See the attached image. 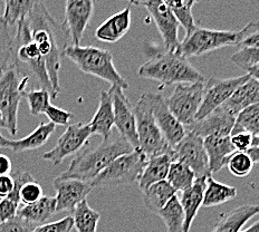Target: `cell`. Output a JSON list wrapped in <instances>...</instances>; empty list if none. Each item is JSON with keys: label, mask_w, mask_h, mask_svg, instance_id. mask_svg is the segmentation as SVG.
I'll list each match as a JSON object with an SVG mask.
<instances>
[{"label": "cell", "mask_w": 259, "mask_h": 232, "mask_svg": "<svg viewBox=\"0 0 259 232\" xmlns=\"http://www.w3.org/2000/svg\"><path fill=\"white\" fill-rule=\"evenodd\" d=\"M16 30L31 42L45 62L54 94L57 97L61 91L59 72L65 50L68 46V31L53 17L42 0H38L30 14L17 24Z\"/></svg>", "instance_id": "1"}, {"label": "cell", "mask_w": 259, "mask_h": 232, "mask_svg": "<svg viewBox=\"0 0 259 232\" xmlns=\"http://www.w3.org/2000/svg\"><path fill=\"white\" fill-rule=\"evenodd\" d=\"M131 145L121 135L103 140L96 148L78 154L67 170L59 175L65 179H77L91 183L118 156L131 153Z\"/></svg>", "instance_id": "2"}, {"label": "cell", "mask_w": 259, "mask_h": 232, "mask_svg": "<svg viewBox=\"0 0 259 232\" xmlns=\"http://www.w3.org/2000/svg\"><path fill=\"white\" fill-rule=\"evenodd\" d=\"M140 77L158 82L161 86H170L183 83H196L206 80L187 58L179 53L162 50L140 66Z\"/></svg>", "instance_id": "3"}, {"label": "cell", "mask_w": 259, "mask_h": 232, "mask_svg": "<svg viewBox=\"0 0 259 232\" xmlns=\"http://www.w3.org/2000/svg\"><path fill=\"white\" fill-rule=\"evenodd\" d=\"M64 56L72 61L84 74L104 80L111 86H118L122 89L128 88L127 80L118 73L110 51L94 46L69 45L65 50Z\"/></svg>", "instance_id": "4"}, {"label": "cell", "mask_w": 259, "mask_h": 232, "mask_svg": "<svg viewBox=\"0 0 259 232\" xmlns=\"http://www.w3.org/2000/svg\"><path fill=\"white\" fill-rule=\"evenodd\" d=\"M258 30L257 21H250L240 30H217L196 26L180 42L179 54L185 58L206 55L224 47L237 46L250 32Z\"/></svg>", "instance_id": "5"}, {"label": "cell", "mask_w": 259, "mask_h": 232, "mask_svg": "<svg viewBox=\"0 0 259 232\" xmlns=\"http://www.w3.org/2000/svg\"><path fill=\"white\" fill-rule=\"evenodd\" d=\"M29 80V75L21 71L13 58L0 69V113L12 135L17 134L19 104Z\"/></svg>", "instance_id": "6"}, {"label": "cell", "mask_w": 259, "mask_h": 232, "mask_svg": "<svg viewBox=\"0 0 259 232\" xmlns=\"http://www.w3.org/2000/svg\"><path fill=\"white\" fill-rule=\"evenodd\" d=\"M133 112L137 123L139 150L145 158L150 159L160 154H171L172 156V148L162 135L153 117L150 91L141 95L133 107Z\"/></svg>", "instance_id": "7"}, {"label": "cell", "mask_w": 259, "mask_h": 232, "mask_svg": "<svg viewBox=\"0 0 259 232\" xmlns=\"http://www.w3.org/2000/svg\"><path fill=\"white\" fill-rule=\"evenodd\" d=\"M147 160L140 150L123 154L107 165L90 184L92 188H104L136 183L142 173Z\"/></svg>", "instance_id": "8"}, {"label": "cell", "mask_w": 259, "mask_h": 232, "mask_svg": "<svg viewBox=\"0 0 259 232\" xmlns=\"http://www.w3.org/2000/svg\"><path fill=\"white\" fill-rule=\"evenodd\" d=\"M204 80L196 83L177 84L176 87L165 99L172 114L183 126L188 125L194 121L203 99Z\"/></svg>", "instance_id": "9"}, {"label": "cell", "mask_w": 259, "mask_h": 232, "mask_svg": "<svg viewBox=\"0 0 259 232\" xmlns=\"http://www.w3.org/2000/svg\"><path fill=\"white\" fill-rule=\"evenodd\" d=\"M172 161H179L189 166L196 175V179L212 175L209 170L203 138L191 132H187L181 141L172 148Z\"/></svg>", "instance_id": "10"}, {"label": "cell", "mask_w": 259, "mask_h": 232, "mask_svg": "<svg viewBox=\"0 0 259 232\" xmlns=\"http://www.w3.org/2000/svg\"><path fill=\"white\" fill-rule=\"evenodd\" d=\"M91 136L89 123L77 122L69 124L66 131L57 140L55 147L42 155V159L54 165L62 164L65 159L82 150L89 143Z\"/></svg>", "instance_id": "11"}, {"label": "cell", "mask_w": 259, "mask_h": 232, "mask_svg": "<svg viewBox=\"0 0 259 232\" xmlns=\"http://www.w3.org/2000/svg\"><path fill=\"white\" fill-rule=\"evenodd\" d=\"M250 77V75L245 74L233 78H209L208 80H204L202 103L199 107L194 121L201 120L211 111L224 105L236 88Z\"/></svg>", "instance_id": "12"}, {"label": "cell", "mask_w": 259, "mask_h": 232, "mask_svg": "<svg viewBox=\"0 0 259 232\" xmlns=\"http://www.w3.org/2000/svg\"><path fill=\"white\" fill-rule=\"evenodd\" d=\"M144 7L160 32L164 50L179 53V27L181 25L168 5L163 0H150Z\"/></svg>", "instance_id": "13"}, {"label": "cell", "mask_w": 259, "mask_h": 232, "mask_svg": "<svg viewBox=\"0 0 259 232\" xmlns=\"http://www.w3.org/2000/svg\"><path fill=\"white\" fill-rule=\"evenodd\" d=\"M111 95L113 111H114V126L120 135L125 138L131 145L133 151L139 150V141L137 134V123L134 116L133 106L124 94V89L118 86H111L107 90Z\"/></svg>", "instance_id": "14"}, {"label": "cell", "mask_w": 259, "mask_h": 232, "mask_svg": "<svg viewBox=\"0 0 259 232\" xmlns=\"http://www.w3.org/2000/svg\"><path fill=\"white\" fill-rule=\"evenodd\" d=\"M94 13L93 0H66L64 27L73 45H79Z\"/></svg>", "instance_id": "15"}, {"label": "cell", "mask_w": 259, "mask_h": 232, "mask_svg": "<svg viewBox=\"0 0 259 232\" xmlns=\"http://www.w3.org/2000/svg\"><path fill=\"white\" fill-rule=\"evenodd\" d=\"M151 110L156 125L171 148L176 147L186 135V127L177 120L165 103L162 93H151Z\"/></svg>", "instance_id": "16"}, {"label": "cell", "mask_w": 259, "mask_h": 232, "mask_svg": "<svg viewBox=\"0 0 259 232\" xmlns=\"http://www.w3.org/2000/svg\"><path fill=\"white\" fill-rule=\"evenodd\" d=\"M234 122L235 116L224 106H220L210 112L201 120L193 121L186 127V131L202 138L208 136H229Z\"/></svg>", "instance_id": "17"}, {"label": "cell", "mask_w": 259, "mask_h": 232, "mask_svg": "<svg viewBox=\"0 0 259 232\" xmlns=\"http://www.w3.org/2000/svg\"><path fill=\"white\" fill-rule=\"evenodd\" d=\"M53 185L56 190V212H73L75 207L83 200L92 191V185L89 182L77 179H65L57 176L53 181Z\"/></svg>", "instance_id": "18"}, {"label": "cell", "mask_w": 259, "mask_h": 232, "mask_svg": "<svg viewBox=\"0 0 259 232\" xmlns=\"http://www.w3.org/2000/svg\"><path fill=\"white\" fill-rule=\"evenodd\" d=\"M132 23L131 8L127 7L107 18L95 30L97 40L107 44H114L127 34Z\"/></svg>", "instance_id": "19"}, {"label": "cell", "mask_w": 259, "mask_h": 232, "mask_svg": "<svg viewBox=\"0 0 259 232\" xmlns=\"http://www.w3.org/2000/svg\"><path fill=\"white\" fill-rule=\"evenodd\" d=\"M92 135H100L103 140H109L114 126V111L111 95L107 90H101L100 103L95 114L89 123Z\"/></svg>", "instance_id": "20"}, {"label": "cell", "mask_w": 259, "mask_h": 232, "mask_svg": "<svg viewBox=\"0 0 259 232\" xmlns=\"http://www.w3.org/2000/svg\"><path fill=\"white\" fill-rule=\"evenodd\" d=\"M55 128L56 126L51 122H41L30 134L20 140H8L4 136L3 148L10 149L15 153L37 150L47 143L52 134L55 132Z\"/></svg>", "instance_id": "21"}, {"label": "cell", "mask_w": 259, "mask_h": 232, "mask_svg": "<svg viewBox=\"0 0 259 232\" xmlns=\"http://www.w3.org/2000/svg\"><path fill=\"white\" fill-rule=\"evenodd\" d=\"M203 147L206 150L209 162L210 173H217L226 166L231 154L236 152L230 142L229 136H208L203 138Z\"/></svg>", "instance_id": "22"}, {"label": "cell", "mask_w": 259, "mask_h": 232, "mask_svg": "<svg viewBox=\"0 0 259 232\" xmlns=\"http://www.w3.org/2000/svg\"><path fill=\"white\" fill-rule=\"evenodd\" d=\"M259 102V80L257 78L250 77L245 83L236 88L231 96L227 100L224 105L226 110H228L235 117L246 107L253 104H258Z\"/></svg>", "instance_id": "23"}, {"label": "cell", "mask_w": 259, "mask_h": 232, "mask_svg": "<svg viewBox=\"0 0 259 232\" xmlns=\"http://www.w3.org/2000/svg\"><path fill=\"white\" fill-rule=\"evenodd\" d=\"M208 177V176H207ZM207 177H199L193 182V184L183 191L181 194L180 203L185 212V225L183 232H189L191 229L194 218L197 217L199 209L202 207L203 192L206 188Z\"/></svg>", "instance_id": "24"}, {"label": "cell", "mask_w": 259, "mask_h": 232, "mask_svg": "<svg viewBox=\"0 0 259 232\" xmlns=\"http://www.w3.org/2000/svg\"><path fill=\"white\" fill-rule=\"evenodd\" d=\"M259 212L257 204H244L228 212L221 213L211 232H239L251 218Z\"/></svg>", "instance_id": "25"}, {"label": "cell", "mask_w": 259, "mask_h": 232, "mask_svg": "<svg viewBox=\"0 0 259 232\" xmlns=\"http://www.w3.org/2000/svg\"><path fill=\"white\" fill-rule=\"evenodd\" d=\"M171 162V154H160L148 159L138 180L140 190L144 191L154 183L166 180Z\"/></svg>", "instance_id": "26"}, {"label": "cell", "mask_w": 259, "mask_h": 232, "mask_svg": "<svg viewBox=\"0 0 259 232\" xmlns=\"http://www.w3.org/2000/svg\"><path fill=\"white\" fill-rule=\"evenodd\" d=\"M56 213L55 198L42 196L38 201L27 204L18 210L17 215L32 226L44 224Z\"/></svg>", "instance_id": "27"}, {"label": "cell", "mask_w": 259, "mask_h": 232, "mask_svg": "<svg viewBox=\"0 0 259 232\" xmlns=\"http://www.w3.org/2000/svg\"><path fill=\"white\" fill-rule=\"evenodd\" d=\"M13 177L15 181L13 191L10 192L6 198L0 199V223H3L9 219H13L14 217L17 215V212L19 210V204H20V197H19L20 188L27 181H30L34 179L29 172H26V171L16 172V173L13 175Z\"/></svg>", "instance_id": "28"}, {"label": "cell", "mask_w": 259, "mask_h": 232, "mask_svg": "<svg viewBox=\"0 0 259 232\" xmlns=\"http://www.w3.org/2000/svg\"><path fill=\"white\" fill-rule=\"evenodd\" d=\"M176 194L177 191L170 185V183L163 180L154 183L142 191V199L149 211L156 214Z\"/></svg>", "instance_id": "29"}, {"label": "cell", "mask_w": 259, "mask_h": 232, "mask_svg": "<svg viewBox=\"0 0 259 232\" xmlns=\"http://www.w3.org/2000/svg\"><path fill=\"white\" fill-rule=\"evenodd\" d=\"M237 196V189L235 187L227 185L224 183L215 181L212 175L207 177L206 188L203 192L202 207L212 208L234 200Z\"/></svg>", "instance_id": "30"}, {"label": "cell", "mask_w": 259, "mask_h": 232, "mask_svg": "<svg viewBox=\"0 0 259 232\" xmlns=\"http://www.w3.org/2000/svg\"><path fill=\"white\" fill-rule=\"evenodd\" d=\"M72 218L77 232H97L101 214L90 207L88 200H83L73 210Z\"/></svg>", "instance_id": "31"}, {"label": "cell", "mask_w": 259, "mask_h": 232, "mask_svg": "<svg viewBox=\"0 0 259 232\" xmlns=\"http://www.w3.org/2000/svg\"><path fill=\"white\" fill-rule=\"evenodd\" d=\"M156 215L163 221L168 232H183L185 212L177 194L172 197L171 200L156 213Z\"/></svg>", "instance_id": "32"}, {"label": "cell", "mask_w": 259, "mask_h": 232, "mask_svg": "<svg viewBox=\"0 0 259 232\" xmlns=\"http://www.w3.org/2000/svg\"><path fill=\"white\" fill-rule=\"evenodd\" d=\"M236 133H249L251 135H259V104L246 107L235 117L230 135Z\"/></svg>", "instance_id": "33"}, {"label": "cell", "mask_w": 259, "mask_h": 232, "mask_svg": "<svg viewBox=\"0 0 259 232\" xmlns=\"http://www.w3.org/2000/svg\"><path fill=\"white\" fill-rule=\"evenodd\" d=\"M194 180H196V175L189 166L179 161L171 162L166 181L177 192L186 191L193 184Z\"/></svg>", "instance_id": "34"}, {"label": "cell", "mask_w": 259, "mask_h": 232, "mask_svg": "<svg viewBox=\"0 0 259 232\" xmlns=\"http://www.w3.org/2000/svg\"><path fill=\"white\" fill-rule=\"evenodd\" d=\"M4 2L5 12L2 18L5 23L13 26L20 23L30 14L38 0H4Z\"/></svg>", "instance_id": "35"}, {"label": "cell", "mask_w": 259, "mask_h": 232, "mask_svg": "<svg viewBox=\"0 0 259 232\" xmlns=\"http://www.w3.org/2000/svg\"><path fill=\"white\" fill-rule=\"evenodd\" d=\"M259 51L258 47H239V51L231 56V62L239 68L244 69L246 74L258 79L259 72Z\"/></svg>", "instance_id": "36"}, {"label": "cell", "mask_w": 259, "mask_h": 232, "mask_svg": "<svg viewBox=\"0 0 259 232\" xmlns=\"http://www.w3.org/2000/svg\"><path fill=\"white\" fill-rule=\"evenodd\" d=\"M23 97H25L28 102L30 114L34 116L44 114L47 107L51 105V94L42 88L26 90L23 94Z\"/></svg>", "instance_id": "37"}, {"label": "cell", "mask_w": 259, "mask_h": 232, "mask_svg": "<svg viewBox=\"0 0 259 232\" xmlns=\"http://www.w3.org/2000/svg\"><path fill=\"white\" fill-rule=\"evenodd\" d=\"M253 165L255 164L249 158V155L246 152H238V151L231 154L226 164L230 173L236 177H245L250 174Z\"/></svg>", "instance_id": "38"}, {"label": "cell", "mask_w": 259, "mask_h": 232, "mask_svg": "<svg viewBox=\"0 0 259 232\" xmlns=\"http://www.w3.org/2000/svg\"><path fill=\"white\" fill-rule=\"evenodd\" d=\"M9 25L0 17V69L13 56V36L10 35Z\"/></svg>", "instance_id": "39"}, {"label": "cell", "mask_w": 259, "mask_h": 232, "mask_svg": "<svg viewBox=\"0 0 259 232\" xmlns=\"http://www.w3.org/2000/svg\"><path fill=\"white\" fill-rule=\"evenodd\" d=\"M42 196H44V192H42L41 185L34 179L24 183L19 191L20 202L24 203L25 206L38 201Z\"/></svg>", "instance_id": "40"}, {"label": "cell", "mask_w": 259, "mask_h": 232, "mask_svg": "<svg viewBox=\"0 0 259 232\" xmlns=\"http://www.w3.org/2000/svg\"><path fill=\"white\" fill-rule=\"evenodd\" d=\"M44 114L48 117L50 122L53 123L55 126H68L74 116L73 113L66 110H63L61 107L54 106L52 104L47 107Z\"/></svg>", "instance_id": "41"}, {"label": "cell", "mask_w": 259, "mask_h": 232, "mask_svg": "<svg viewBox=\"0 0 259 232\" xmlns=\"http://www.w3.org/2000/svg\"><path fill=\"white\" fill-rule=\"evenodd\" d=\"M73 228L74 222L72 215H67L55 222L37 225L31 232H71Z\"/></svg>", "instance_id": "42"}, {"label": "cell", "mask_w": 259, "mask_h": 232, "mask_svg": "<svg viewBox=\"0 0 259 232\" xmlns=\"http://www.w3.org/2000/svg\"><path fill=\"white\" fill-rule=\"evenodd\" d=\"M34 228L19 215L0 223V232H31Z\"/></svg>", "instance_id": "43"}, {"label": "cell", "mask_w": 259, "mask_h": 232, "mask_svg": "<svg viewBox=\"0 0 259 232\" xmlns=\"http://www.w3.org/2000/svg\"><path fill=\"white\" fill-rule=\"evenodd\" d=\"M253 135L249 133H236L230 135V142L236 151L238 152H247L252 145Z\"/></svg>", "instance_id": "44"}, {"label": "cell", "mask_w": 259, "mask_h": 232, "mask_svg": "<svg viewBox=\"0 0 259 232\" xmlns=\"http://www.w3.org/2000/svg\"><path fill=\"white\" fill-rule=\"evenodd\" d=\"M15 181L13 175H0V199L6 198L13 191Z\"/></svg>", "instance_id": "45"}, {"label": "cell", "mask_w": 259, "mask_h": 232, "mask_svg": "<svg viewBox=\"0 0 259 232\" xmlns=\"http://www.w3.org/2000/svg\"><path fill=\"white\" fill-rule=\"evenodd\" d=\"M238 47H259V31L255 30L247 35L238 45Z\"/></svg>", "instance_id": "46"}, {"label": "cell", "mask_w": 259, "mask_h": 232, "mask_svg": "<svg viewBox=\"0 0 259 232\" xmlns=\"http://www.w3.org/2000/svg\"><path fill=\"white\" fill-rule=\"evenodd\" d=\"M12 161L7 155L0 154V175H8L12 172Z\"/></svg>", "instance_id": "47"}, {"label": "cell", "mask_w": 259, "mask_h": 232, "mask_svg": "<svg viewBox=\"0 0 259 232\" xmlns=\"http://www.w3.org/2000/svg\"><path fill=\"white\" fill-rule=\"evenodd\" d=\"M251 161L253 162V164H256L259 161V145H251V148L246 152Z\"/></svg>", "instance_id": "48"}, {"label": "cell", "mask_w": 259, "mask_h": 232, "mask_svg": "<svg viewBox=\"0 0 259 232\" xmlns=\"http://www.w3.org/2000/svg\"><path fill=\"white\" fill-rule=\"evenodd\" d=\"M239 232H259V222L256 221V222L251 224L249 228H247L245 230H240Z\"/></svg>", "instance_id": "49"}, {"label": "cell", "mask_w": 259, "mask_h": 232, "mask_svg": "<svg viewBox=\"0 0 259 232\" xmlns=\"http://www.w3.org/2000/svg\"><path fill=\"white\" fill-rule=\"evenodd\" d=\"M128 4L134 5V6H144L145 4L149 3L150 0H125Z\"/></svg>", "instance_id": "50"}, {"label": "cell", "mask_w": 259, "mask_h": 232, "mask_svg": "<svg viewBox=\"0 0 259 232\" xmlns=\"http://www.w3.org/2000/svg\"><path fill=\"white\" fill-rule=\"evenodd\" d=\"M0 128H5V129H7L6 123H5V121H4V118H3L2 113H0Z\"/></svg>", "instance_id": "51"}, {"label": "cell", "mask_w": 259, "mask_h": 232, "mask_svg": "<svg viewBox=\"0 0 259 232\" xmlns=\"http://www.w3.org/2000/svg\"><path fill=\"white\" fill-rule=\"evenodd\" d=\"M3 138H4V136L0 134V148H3Z\"/></svg>", "instance_id": "52"}]
</instances>
